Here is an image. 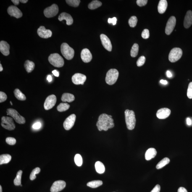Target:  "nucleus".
I'll return each instance as SVG.
<instances>
[{
	"instance_id": "nucleus-1",
	"label": "nucleus",
	"mask_w": 192,
	"mask_h": 192,
	"mask_svg": "<svg viewBox=\"0 0 192 192\" xmlns=\"http://www.w3.org/2000/svg\"><path fill=\"white\" fill-rule=\"evenodd\" d=\"M96 126L99 131H107L108 129L113 128L114 124L112 116L106 114H101L98 118Z\"/></svg>"
},
{
	"instance_id": "nucleus-2",
	"label": "nucleus",
	"mask_w": 192,
	"mask_h": 192,
	"mask_svg": "<svg viewBox=\"0 0 192 192\" xmlns=\"http://www.w3.org/2000/svg\"><path fill=\"white\" fill-rule=\"evenodd\" d=\"M126 123L127 128L129 130H132L135 128L136 119L134 112L132 110L127 109L125 112Z\"/></svg>"
},
{
	"instance_id": "nucleus-3",
	"label": "nucleus",
	"mask_w": 192,
	"mask_h": 192,
	"mask_svg": "<svg viewBox=\"0 0 192 192\" xmlns=\"http://www.w3.org/2000/svg\"><path fill=\"white\" fill-rule=\"evenodd\" d=\"M48 60L50 63L55 67L60 68L64 66V59L60 55L57 53L50 55Z\"/></svg>"
},
{
	"instance_id": "nucleus-4",
	"label": "nucleus",
	"mask_w": 192,
	"mask_h": 192,
	"mask_svg": "<svg viewBox=\"0 0 192 192\" xmlns=\"http://www.w3.org/2000/svg\"><path fill=\"white\" fill-rule=\"evenodd\" d=\"M61 51L63 56L67 60H71L74 57L75 51L67 43H64L61 45Z\"/></svg>"
},
{
	"instance_id": "nucleus-5",
	"label": "nucleus",
	"mask_w": 192,
	"mask_h": 192,
	"mask_svg": "<svg viewBox=\"0 0 192 192\" xmlns=\"http://www.w3.org/2000/svg\"><path fill=\"white\" fill-rule=\"evenodd\" d=\"M119 73L117 69H112L109 70L106 73L105 81L106 83L109 85L114 84L118 78Z\"/></svg>"
},
{
	"instance_id": "nucleus-6",
	"label": "nucleus",
	"mask_w": 192,
	"mask_h": 192,
	"mask_svg": "<svg viewBox=\"0 0 192 192\" xmlns=\"http://www.w3.org/2000/svg\"><path fill=\"white\" fill-rule=\"evenodd\" d=\"M183 55V51L179 48H174L171 50L169 55V59L171 62H175L180 59Z\"/></svg>"
},
{
	"instance_id": "nucleus-7",
	"label": "nucleus",
	"mask_w": 192,
	"mask_h": 192,
	"mask_svg": "<svg viewBox=\"0 0 192 192\" xmlns=\"http://www.w3.org/2000/svg\"><path fill=\"white\" fill-rule=\"evenodd\" d=\"M7 115L10 116L14 119L16 122L20 124L25 123V118L20 115L17 111L15 109H8L7 110Z\"/></svg>"
},
{
	"instance_id": "nucleus-8",
	"label": "nucleus",
	"mask_w": 192,
	"mask_h": 192,
	"mask_svg": "<svg viewBox=\"0 0 192 192\" xmlns=\"http://www.w3.org/2000/svg\"><path fill=\"white\" fill-rule=\"evenodd\" d=\"M1 125L6 130L12 131L14 130L15 126L12 117H3L1 118Z\"/></svg>"
},
{
	"instance_id": "nucleus-9",
	"label": "nucleus",
	"mask_w": 192,
	"mask_h": 192,
	"mask_svg": "<svg viewBox=\"0 0 192 192\" xmlns=\"http://www.w3.org/2000/svg\"><path fill=\"white\" fill-rule=\"evenodd\" d=\"M59 8L56 4H53L50 6L46 8L44 10V14L45 17L50 18L54 17L57 15L59 12Z\"/></svg>"
},
{
	"instance_id": "nucleus-10",
	"label": "nucleus",
	"mask_w": 192,
	"mask_h": 192,
	"mask_svg": "<svg viewBox=\"0 0 192 192\" xmlns=\"http://www.w3.org/2000/svg\"><path fill=\"white\" fill-rule=\"evenodd\" d=\"M57 101L56 97L54 95L48 96L45 100L44 107L46 110H49L55 105Z\"/></svg>"
},
{
	"instance_id": "nucleus-11",
	"label": "nucleus",
	"mask_w": 192,
	"mask_h": 192,
	"mask_svg": "<svg viewBox=\"0 0 192 192\" xmlns=\"http://www.w3.org/2000/svg\"><path fill=\"white\" fill-rule=\"evenodd\" d=\"M176 23V19L175 17L172 16L169 19L166 25L165 32L166 34L170 35L175 27Z\"/></svg>"
},
{
	"instance_id": "nucleus-12",
	"label": "nucleus",
	"mask_w": 192,
	"mask_h": 192,
	"mask_svg": "<svg viewBox=\"0 0 192 192\" xmlns=\"http://www.w3.org/2000/svg\"><path fill=\"white\" fill-rule=\"evenodd\" d=\"M66 186V182L63 180H58L53 184L50 189L51 192H58L62 191Z\"/></svg>"
},
{
	"instance_id": "nucleus-13",
	"label": "nucleus",
	"mask_w": 192,
	"mask_h": 192,
	"mask_svg": "<svg viewBox=\"0 0 192 192\" xmlns=\"http://www.w3.org/2000/svg\"><path fill=\"white\" fill-rule=\"evenodd\" d=\"M8 13L12 17L18 19L22 17V13L21 11L17 6H9L7 9Z\"/></svg>"
},
{
	"instance_id": "nucleus-14",
	"label": "nucleus",
	"mask_w": 192,
	"mask_h": 192,
	"mask_svg": "<svg viewBox=\"0 0 192 192\" xmlns=\"http://www.w3.org/2000/svg\"><path fill=\"white\" fill-rule=\"evenodd\" d=\"M76 120V116L75 114L71 115L64 121V127L66 130H70L73 126Z\"/></svg>"
},
{
	"instance_id": "nucleus-15",
	"label": "nucleus",
	"mask_w": 192,
	"mask_h": 192,
	"mask_svg": "<svg viewBox=\"0 0 192 192\" xmlns=\"http://www.w3.org/2000/svg\"><path fill=\"white\" fill-rule=\"evenodd\" d=\"M86 76L81 73H76L72 77V81L76 85H83L86 81Z\"/></svg>"
},
{
	"instance_id": "nucleus-16",
	"label": "nucleus",
	"mask_w": 192,
	"mask_h": 192,
	"mask_svg": "<svg viewBox=\"0 0 192 192\" xmlns=\"http://www.w3.org/2000/svg\"><path fill=\"white\" fill-rule=\"evenodd\" d=\"M38 36L42 38H50L52 35V32L50 30L46 29L43 26L40 27L37 31Z\"/></svg>"
},
{
	"instance_id": "nucleus-17",
	"label": "nucleus",
	"mask_w": 192,
	"mask_h": 192,
	"mask_svg": "<svg viewBox=\"0 0 192 192\" xmlns=\"http://www.w3.org/2000/svg\"><path fill=\"white\" fill-rule=\"evenodd\" d=\"M101 43L106 50L109 51H111L112 50V46L111 45L110 40L106 35L102 34L100 36Z\"/></svg>"
},
{
	"instance_id": "nucleus-18",
	"label": "nucleus",
	"mask_w": 192,
	"mask_h": 192,
	"mask_svg": "<svg viewBox=\"0 0 192 192\" xmlns=\"http://www.w3.org/2000/svg\"><path fill=\"white\" fill-rule=\"evenodd\" d=\"M170 114L171 110L170 109L167 108H163L158 110L156 115L159 119H164L168 117Z\"/></svg>"
},
{
	"instance_id": "nucleus-19",
	"label": "nucleus",
	"mask_w": 192,
	"mask_h": 192,
	"mask_svg": "<svg viewBox=\"0 0 192 192\" xmlns=\"http://www.w3.org/2000/svg\"><path fill=\"white\" fill-rule=\"evenodd\" d=\"M81 58L83 62L88 63L92 59V56L89 50L87 48H84L81 52Z\"/></svg>"
},
{
	"instance_id": "nucleus-20",
	"label": "nucleus",
	"mask_w": 192,
	"mask_h": 192,
	"mask_svg": "<svg viewBox=\"0 0 192 192\" xmlns=\"http://www.w3.org/2000/svg\"><path fill=\"white\" fill-rule=\"evenodd\" d=\"M59 20L62 21L63 20L66 21V24L67 25H71L73 22V20L72 16L70 14L65 12L61 13L58 17Z\"/></svg>"
},
{
	"instance_id": "nucleus-21",
	"label": "nucleus",
	"mask_w": 192,
	"mask_h": 192,
	"mask_svg": "<svg viewBox=\"0 0 192 192\" xmlns=\"http://www.w3.org/2000/svg\"><path fill=\"white\" fill-rule=\"evenodd\" d=\"M10 48L9 45L6 41H1L0 42V51L4 56L9 55Z\"/></svg>"
},
{
	"instance_id": "nucleus-22",
	"label": "nucleus",
	"mask_w": 192,
	"mask_h": 192,
	"mask_svg": "<svg viewBox=\"0 0 192 192\" xmlns=\"http://www.w3.org/2000/svg\"><path fill=\"white\" fill-rule=\"evenodd\" d=\"M192 24V12L189 10L187 12L184 20V25L185 28L188 29Z\"/></svg>"
},
{
	"instance_id": "nucleus-23",
	"label": "nucleus",
	"mask_w": 192,
	"mask_h": 192,
	"mask_svg": "<svg viewBox=\"0 0 192 192\" xmlns=\"http://www.w3.org/2000/svg\"><path fill=\"white\" fill-rule=\"evenodd\" d=\"M156 150L154 148H150L146 152L145 158L146 160L149 161L155 157L156 155Z\"/></svg>"
},
{
	"instance_id": "nucleus-24",
	"label": "nucleus",
	"mask_w": 192,
	"mask_h": 192,
	"mask_svg": "<svg viewBox=\"0 0 192 192\" xmlns=\"http://www.w3.org/2000/svg\"><path fill=\"white\" fill-rule=\"evenodd\" d=\"M168 6L167 1L166 0H161L158 5V12L160 14L165 13Z\"/></svg>"
},
{
	"instance_id": "nucleus-25",
	"label": "nucleus",
	"mask_w": 192,
	"mask_h": 192,
	"mask_svg": "<svg viewBox=\"0 0 192 192\" xmlns=\"http://www.w3.org/2000/svg\"><path fill=\"white\" fill-rule=\"evenodd\" d=\"M75 100V97L74 95L68 93H64L61 98V100L64 102L71 103L74 101Z\"/></svg>"
},
{
	"instance_id": "nucleus-26",
	"label": "nucleus",
	"mask_w": 192,
	"mask_h": 192,
	"mask_svg": "<svg viewBox=\"0 0 192 192\" xmlns=\"http://www.w3.org/2000/svg\"><path fill=\"white\" fill-rule=\"evenodd\" d=\"M24 67L28 73L33 71L35 68V64L33 62L29 60H27L24 64Z\"/></svg>"
},
{
	"instance_id": "nucleus-27",
	"label": "nucleus",
	"mask_w": 192,
	"mask_h": 192,
	"mask_svg": "<svg viewBox=\"0 0 192 192\" xmlns=\"http://www.w3.org/2000/svg\"><path fill=\"white\" fill-rule=\"evenodd\" d=\"M12 156L9 154L1 155L0 156V165L7 164L10 162Z\"/></svg>"
},
{
	"instance_id": "nucleus-28",
	"label": "nucleus",
	"mask_w": 192,
	"mask_h": 192,
	"mask_svg": "<svg viewBox=\"0 0 192 192\" xmlns=\"http://www.w3.org/2000/svg\"><path fill=\"white\" fill-rule=\"evenodd\" d=\"M95 168L96 172L99 174H103L105 171V168L102 162L97 161L95 164Z\"/></svg>"
},
{
	"instance_id": "nucleus-29",
	"label": "nucleus",
	"mask_w": 192,
	"mask_h": 192,
	"mask_svg": "<svg viewBox=\"0 0 192 192\" xmlns=\"http://www.w3.org/2000/svg\"><path fill=\"white\" fill-rule=\"evenodd\" d=\"M102 181L97 180L92 181L88 182L87 184V186L92 188H96L101 186L103 184Z\"/></svg>"
},
{
	"instance_id": "nucleus-30",
	"label": "nucleus",
	"mask_w": 192,
	"mask_h": 192,
	"mask_svg": "<svg viewBox=\"0 0 192 192\" xmlns=\"http://www.w3.org/2000/svg\"><path fill=\"white\" fill-rule=\"evenodd\" d=\"M14 94L15 97L20 101H24L26 99V97L25 95L24 94L18 89H16L14 90Z\"/></svg>"
},
{
	"instance_id": "nucleus-31",
	"label": "nucleus",
	"mask_w": 192,
	"mask_h": 192,
	"mask_svg": "<svg viewBox=\"0 0 192 192\" xmlns=\"http://www.w3.org/2000/svg\"><path fill=\"white\" fill-rule=\"evenodd\" d=\"M170 159L168 158H164L158 163L156 166V168L158 169L163 168L164 166L168 164L170 162Z\"/></svg>"
},
{
	"instance_id": "nucleus-32",
	"label": "nucleus",
	"mask_w": 192,
	"mask_h": 192,
	"mask_svg": "<svg viewBox=\"0 0 192 192\" xmlns=\"http://www.w3.org/2000/svg\"><path fill=\"white\" fill-rule=\"evenodd\" d=\"M102 5V3L98 1H93L88 5V8L90 9L94 10L97 8Z\"/></svg>"
},
{
	"instance_id": "nucleus-33",
	"label": "nucleus",
	"mask_w": 192,
	"mask_h": 192,
	"mask_svg": "<svg viewBox=\"0 0 192 192\" xmlns=\"http://www.w3.org/2000/svg\"><path fill=\"white\" fill-rule=\"evenodd\" d=\"M22 171L20 170L17 172L15 179L14 180V185L16 186H19L21 184L22 176Z\"/></svg>"
},
{
	"instance_id": "nucleus-34",
	"label": "nucleus",
	"mask_w": 192,
	"mask_h": 192,
	"mask_svg": "<svg viewBox=\"0 0 192 192\" xmlns=\"http://www.w3.org/2000/svg\"><path fill=\"white\" fill-rule=\"evenodd\" d=\"M139 51V46L137 43H135L132 46L130 54L132 57H136L138 54Z\"/></svg>"
},
{
	"instance_id": "nucleus-35",
	"label": "nucleus",
	"mask_w": 192,
	"mask_h": 192,
	"mask_svg": "<svg viewBox=\"0 0 192 192\" xmlns=\"http://www.w3.org/2000/svg\"><path fill=\"white\" fill-rule=\"evenodd\" d=\"M70 105L67 103H61L57 107V110L59 112H64L68 110Z\"/></svg>"
},
{
	"instance_id": "nucleus-36",
	"label": "nucleus",
	"mask_w": 192,
	"mask_h": 192,
	"mask_svg": "<svg viewBox=\"0 0 192 192\" xmlns=\"http://www.w3.org/2000/svg\"><path fill=\"white\" fill-rule=\"evenodd\" d=\"M40 171H41V169L38 167H37L33 169L30 174V179L31 180H35L36 178V174L39 173Z\"/></svg>"
},
{
	"instance_id": "nucleus-37",
	"label": "nucleus",
	"mask_w": 192,
	"mask_h": 192,
	"mask_svg": "<svg viewBox=\"0 0 192 192\" xmlns=\"http://www.w3.org/2000/svg\"><path fill=\"white\" fill-rule=\"evenodd\" d=\"M138 19L135 16H132L128 20V24L131 27H134L137 25Z\"/></svg>"
},
{
	"instance_id": "nucleus-38",
	"label": "nucleus",
	"mask_w": 192,
	"mask_h": 192,
	"mask_svg": "<svg viewBox=\"0 0 192 192\" xmlns=\"http://www.w3.org/2000/svg\"><path fill=\"white\" fill-rule=\"evenodd\" d=\"M66 1L68 5L75 7L78 6L80 2V0H66Z\"/></svg>"
},
{
	"instance_id": "nucleus-39",
	"label": "nucleus",
	"mask_w": 192,
	"mask_h": 192,
	"mask_svg": "<svg viewBox=\"0 0 192 192\" xmlns=\"http://www.w3.org/2000/svg\"><path fill=\"white\" fill-rule=\"evenodd\" d=\"M75 161L76 164L79 167L82 165L83 160L81 155L80 154H76L75 157Z\"/></svg>"
},
{
	"instance_id": "nucleus-40",
	"label": "nucleus",
	"mask_w": 192,
	"mask_h": 192,
	"mask_svg": "<svg viewBox=\"0 0 192 192\" xmlns=\"http://www.w3.org/2000/svg\"><path fill=\"white\" fill-rule=\"evenodd\" d=\"M146 61V58L144 56H142L139 58L137 62V65L138 67L142 66Z\"/></svg>"
},
{
	"instance_id": "nucleus-41",
	"label": "nucleus",
	"mask_w": 192,
	"mask_h": 192,
	"mask_svg": "<svg viewBox=\"0 0 192 192\" xmlns=\"http://www.w3.org/2000/svg\"><path fill=\"white\" fill-rule=\"evenodd\" d=\"M187 95L189 99H192V82H190L189 85Z\"/></svg>"
},
{
	"instance_id": "nucleus-42",
	"label": "nucleus",
	"mask_w": 192,
	"mask_h": 192,
	"mask_svg": "<svg viewBox=\"0 0 192 192\" xmlns=\"http://www.w3.org/2000/svg\"><path fill=\"white\" fill-rule=\"evenodd\" d=\"M6 142L9 145H14L16 143V140L14 138L9 137L6 139Z\"/></svg>"
},
{
	"instance_id": "nucleus-43",
	"label": "nucleus",
	"mask_w": 192,
	"mask_h": 192,
	"mask_svg": "<svg viewBox=\"0 0 192 192\" xmlns=\"http://www.w3.org/2000/svg\"><path fill=\"white\" fill-rule=\"evenodd\" d=\"M142 38L144 39H147L149 37V31L147 29H145L142 32Z\"/></svg>"
},
{
	"instance_id": "nucleus-44",
	"label": "nucleus",
	"mask_w": 192,
	"mask_h": 192,
	"mask_svg": "<svg viewBox=\"0 0 192 192\" xmlns=\"http://www.w3.org/2000/svg\"><path fill=\"white\" fill-rule=\"evenodd\" d=\"M7 96L5 93L2 91L0 92V103H1L6 101Z\"/></svg>"
},
{
	"instance_id": "nucleus-45",
	"label": "nucleus",
	"mask_w": 192,
	"mask_h": 192,
	"mask_svg": "<svg viewBox=\"0 0 192 192\" xmlns=\"http://www.w3.org/2000/svg\"><path fill=\"white\" fill-rule=\"evenodd\" d=\"M147 2V0H138L136 1L137 4L140 6H142L146 5Z\"/></svg>"
},
{
	"instance_id": "nucleus-46",
	"label": "nucleus",
	"mask_w": 192,
	"mask_h": 192,
	"mask_svg": "<svg viewBox=\"0 0 192 192\" xmlns=\"http://www.w3.org/2000/svg\"><path fill=\"white\" fill-rule=\"evenodd\" d=\"M117 19L116 17H113L112 18H109L108 20V23H112L114 25L117 24Z\"/></svg>"
},
{
	"instance_id": "nucleus-47",
	"label": "nucleus",
	"mask_w": 192,
	"mask_h": 192,
	"mask_svg": "<svg viewBox=\"0 0 192 192\" xmlns=\"http://www.w3.org/2000/svg\"><path fill=\"white\" fill-rule=\"evenodd\" d=\"M41 124L40 122H37L34 124L33 126V128L34 129H38L41 128Z\"/></svg>"
},
{
	"instance_id": "nucleus-48",
	"label": "nucleus",
	"mask_w": 192,
	"mask_h": 192,
	"mask_svg": "<svg viewBox=\"0 0 192 192\" xmlns=\"http://www.w3.org/2000/svg\"><path fill=\"white\" fill-rule=\"evenodd\" d=\"M161 187L159 185H156L151 192H160Z\"/></svg>"
},
{
	"instance_id": "nucleus-49",
	"label": "nucleus",
	"mask_w": 192,
	"mask_h": 192,
	"mask_svg": "<svg viewBox=\"0 0 192 192\" xmlns=\"http://www.w3.org/2000/svg\"><path fill=\"white\" fill-rule=\"evenodd\" d=\"M178 192H188L186 189L184 188V187H180L179 188L178 190Z\"/></svg>"
},
{
	"instance_id": "nucleus-50",
	"label": "nucleus",
	"mask_w": 192,
	"mask_h": 192,
	"mask_svg": "<svg viewBox=\"0 0 192 192\" xmlns=\"http://www.w3.org/2000/svg\"><path fill=\"white\" fill-rule=\"evenodd\" d=\"M53 75H54L55 76L59 77V72H58L56 70H54L52 71V72Z\"/></svg>"
},
{
	"instance_id": "nucleus-51",
	"label": "nucleus",
	"mask_w": 192,
	"mask_h": 192,
	"mask_svg": "<svg viewBox=\"0 0 192 192\" xmlns=\"http://www.w3.org/2000/svg\"><path fill=\"white\" fill-rule=\"evenodd\" d=\"M11 1L16 6L18 5L20 2V1H19V0H12Z\"/></svg>"
},
{
	"instance_id": "nucleus-52",
	"label": "nucleus",
	"mask_w": 192,
	"mask_h": 192,
	"mask_svg": "<svg viewBox=\"0 0 192 192\" xmlns=\"http://www.w3.org/2000/svg\"><path fill=\"white\" fill-rule=\"evenodd\" d=\"M186 122L187 125L189 126H190L191 125L192 122L191 120L189 118H188L186 119Z\"/></svg>"
},
{
	"instance_id": "nucleus-53",
	"label": "nucleus",
	"mask_w": 192,
	"mask_h": 192,
	"mask_svg": "<svg viewBox=\"0 0 192 192\" xmlns=\"http://www.w3.org/2000/svg\"><path fill=\"white\" fill-rule=\"evenodd\" d=\"M167 77H168V78H171L172 76V74L171 73L170 71H167Z\"/></svg>"
},
{
	"instance_id": "nucleus-54",
	"label": "nucleus",
	"mask_w": 192,
	"mask_h": 192,
	"mask_svg": "<svg viewBox=\"0 0 192 192\" xmlns=\"http://www.w3.org/2000/svg\"><path fill=\"white\" fill-rule=\"evenodd\" d=\"M47 80L48 82H50L52 81V77L51 75H48L47 78Z\"/></svg>"
},
{
	"instance_id": "nucleus-55",
	"label": "nucleus",
	"mask_w": 192,
	"mask_h": 192,
	"mask_svg": "<svg viewBox=\"0 0 192 192\" xmlns=\"http://www.w3.org/2000/svg\"><path fill=\"white\" fill-rule=\"evenodd\" d=\"M160 83L161 84H163L166 85L168 84V82L167 80H160Z\"/></svg>"
},
{
	"instance_id": "nucleus-56",
	"label": "nucleus",
	"mask_w": 192,
	"mask_h": 192,
	"mask_svg": "<svg viewBox=\"0 0 192 192\" xmlns=\"http://www.w3.org/2000/svg\"><path fill=\"white\" fill-rule=\"evenodd\" d=\"M27 0H20V2L22 3H25L28 1Z\"/></svg>"
},
{
	"instance_id": "nucleus-57",
	"label": "nucleus",
	"mask_w": 192,
	"mask_h": 192,
	"mask_svg": "<svg viewBox=\"0 0 192 192\" xmlns=\"http://www.w3.org/2000/svg\"><path fill=\"white\" fill-rule=\"evenodd\" d=\"M3 70V68L2 65H1V64H0V71L1 72Z\"/></svg>"
},
{
	"instance_id": "nucleus-58",
	"label": "nucleus",
	"mask_w": 192,
	"mask_h": 192,
	"mask_svg": "<svg viewBox=\"0 0 192 192\" xmlns=\"http://www.w3.org/2000/svg\"><path fill=\"white\" fill-rule=\"evenodd\" d=\"M0 192H2V187L1 185L0 186Z\"/></svg>"
},
{
	"instance_id": "nucleus-59",
	"label": "nucleus",
	"mask_w": 192,
	"mask_h": 192,
	"mask_svg": "<svg viewBox=\"0 0 192 192\" xmlns=\"http://www.w3.org/2000/svg\"><path fill=\"white\" fill-rule=\"evenodd\" d=\"M10 103L11 105H13V104H12V102H11V101H10Z\"/></svg>"
},
{
	"instance_id": "nucleus-60",
	"label": "nucleus",
	"mask_w": 192,
	"mask_h": 192,
	"mask_svg": "<svg viewBox=\"0 0 192 192\" xmlns=\"http://www.w3.org/2000/svg\"><path fill=\"white\" fill-rule=\"evenodd\" d=\"M20 186H22V184H21V185H20Z\"/></svg>"
}]
</instances>
